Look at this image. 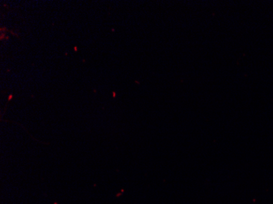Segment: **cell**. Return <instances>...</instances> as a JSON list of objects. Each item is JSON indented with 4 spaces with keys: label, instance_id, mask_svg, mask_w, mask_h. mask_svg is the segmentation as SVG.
<instances>
[]
</instances>
